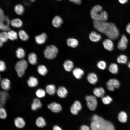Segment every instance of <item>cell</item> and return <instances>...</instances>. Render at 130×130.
<instances>
[{
	"mask_svg": "<svg viewBox=\"0 0 130 130\" xmlns=\"http://www.w3.org/2000/svg\"><path fill=\"white\" fill-rule=\"evenodd\" d=\"M67 45L69 47L75 48L78 46V42L75 39L70 38L67 39Z\"/></svg>",
	"mask_w": 130,
	"mask_h": 130,
	"instance_id": "25",
	"label": "cell"
},
{
	"mask_svg": "<svg viewBox=\"0 0 130 130\" xmlns=\"http://www.w3.org/2000/svg\"><path fill=\"white\" fill-rule=\"evenodd\" d=\"M89 37L90 40L91 41L94 42H99L101 39L100 35L97 33L93 31L90 33Z\"/></svg>",
	"mask_w": 130,
	"mask_h": 130,
	"instance_id": "15",
	"label": "cell"
},
{
	"mask_svg": "<svg viewBox=\"0 0 130 130\" xmlns=\"http://www.w3.org/2000/svg\"><path fill=\"white\" fill-rule=\"evenodd\" d=\"M62 23L63 20L62 18L60 16H58L55 17L52 21L53 25L56 28L60 27Z\"/></svg>",
	"mask_w": 130,
	"mask_h": 130,
	"instance_id": "21",
	"label": "cell"
},
{
	"mask_svg": "<svg viewBox=\"0 0 130 130\" xmlns=\"http://www.w3.org/2000/svg\"><path fill=\"white\" fill-rule=\"evenodd\" d=\"M42 106V104L40 100L38 99L35 98L31 104V108L32 110H35L41 108Z\"/></svg>",
	"mask_w": 130,
	"mask_h": 130,
	"instance_id": "20",
	"label": "cell"
},
{
	"mask_svg": "<svg viewBox=\"0 0 130 130\" xmlns=\"http://www.w3.org/2000/svg\"><path fill=\"white\" fill-rule=\"evenodd\" d=\"M106 84L107 88L109 91H113L115 89L119 88L120 83L119 81L116 79H111L109 80L107 82Z\"/></svg>",
	"mask_w": 130,
	"mask_h": 130,
	"instance_id": "8",
	"label": "cell"
},
{
	"mask_svg": "<svg viewBox=\"0 0 130 130\" xmlns=\"http://www.w3.org/2000/svg\"><path fill=\"white\" fill-rule=\"evenodd\" d=\"M46 91L50 95H53L56 92L55 86L53 84H49L46 87Z\"/></svg>",
	"mask_w": 130,
	"mask_h": 130,
	"instance_id": "31",
	"label": "cell"
},
{
	"mask_svg": "<svg viewBox=\"0 0 130 130\" xmlns=\"http://www.w3.org/2000/svg\"><path fill=\"white\" fill-rule=\"evenodd\" d=\"M119 121L122 123H124L126 122L127 118L126 114L124 111H121L118 114V116Z\"/></svg>",
	"mask_w": 130,
	"mask_h": 130,
	"instance_id": "38",
	"label": "cell"
},
{
	"mask_svg": "<svg viewBox=\"0 0 130 130\" xmlns=\"http://www.w3.org/2000/svg\"><path fill=\"white\" fill-rule=\"evenodd\" d=\"M104 47L109 51H111L113 49L114 45L110 39H107L104 40L102 43Z\"/></svg>",
	"mask_w": 130,
	"mask_h": 130,
	"instance_id": "12",
	"label": "cell"
},
{
	"mask_svg": "<svg viewBox=\"0 0 130 130\" xmlns=\"http://www.w3.org/2000/svg\"><path fill=\"white\" fill-rule=\"evenodd\" d=\"M8 39V33L6 31H3L0 34V46L1 47L4 43L7 41Z\"/></svg>",
	"mask_w": 130,
	"mask_h": 130,
	"instance_id": "28",
	"label": "cell"
},
{
	"mask_svg": "<svg viewBox=\"0 0 130 130\" xmlns=\"http://www.w3.org/2000/svg\"><path fill=\"white\" fill-rule=\"evenodd\" d=\"M102 7L99 5H97L94 6L91 10L90 12V15L91 18L94 20L101 21L100 13L102 10Z\"/></svg>",
	"mask_w": 130,
	"mask_h": 130,
	"instance_id": "7",
	"label": "cell"
},
{
	"mask_svg": "<svg viewBox=\"0 0 130 130\" xmlns=\"http://www.w3.org/2000/svg\"><path fill=\"white\" fill-rule=\"evenodd\" d=\"M100 16L101 21H106L108 19V14L105 11H102L100 12Z\"/></svg>",
	"mask_w": 130,
	"mask_h": 130,
	"instance_id": "42",
	"label": "cell"
},
{
	"mask_svg": "<svg viewBox=\"0 0 130 130\" xmlns=\"http://www.w3.org/2000/svg\"><path fill=\"white\" fill-rule=\"evenodd\" d=\"M28 86L30 87H32L36 86L38 84V81L37 78L31 76L29 77L27 81Z\"/></svg>",
	"mask_w": 130,
	"mask_h": 130,
	"instance_id": "24",
	"label": "cell"
},
{
	"mask_svg": "<svg viewBox=\"0 0 130 130\" xmlns=\"http://www.w3.org/2000/svg\"><path fill=\"white\" fill-rule=\"evenodd\" d=\"M93 92L95 96L98 97H102L104 96L105 93L104 89L102 87L94 88Z\"/></svg>",
	"mask_w": 130,
	"mask_h": 130,
	"instance_id": "19",
	"label": "cell"
},
{
	"mask_svg": "<svg viewBox=\"0 0 130 130\" xmlns=\"http://www.w3.org/2000/svg\"><path fill=\"white\" fill-rule=\"evenodd\" d=\"M14 11L18 15H22L24 12V8L23 6L20 4L16 5L14 8Z\"/></svg>",
	"mask_w": 130,
	"mask_h": 130,
	"instance_id": "35",
	"label": "cell"
},
{
	"mask_svg": "<svg viewBox=\"0 0 130 130\" xmlns=\"http://www.w3.org/2000/svg\"><path fill=\"white\" fill-rule=\"evenodd\" d=\"M93 24L96 29L104 34L110 39L114 40L118 38L119 31L114 23L104 21L94 20Z\"/></svg>",
	"mask_w": 130,
	"mask_h": 130,
	"instance_id": "1",
	"label": "cell"
},
{
	"mask_svg": "<svg viewBox=\"0 0 130 130\" xmlns=\"http://www.w3.org/2000/svg\"><path fill=\"white\" fill-rule=\"evenodd\" d=\"M98 67L99 69L102 70L105 69L106 67V63L103 61H100L98 62L97 64Z\"/></svg>",
	"mask_w": 130,
	"mask_h": 130,
	"instance_id": "43",
	"label": "cell"
},
{
	"mask_svg": "<svg viewBox=\"0 0 130 130\" xmlns=\"http://www.w3.org/2000/svg\"><path fill=\"white\" fill-rule=\"evenodd\" d=\"M7 116V114L6 110L3 107L0 109V117L2 119L6 118Z\"/></svg>",
	"mask_w": 130,
	"mask_h": 130,
	"instance_id": "44",
	"label": "cell"
},
{
	"mask_svg": "<svg viewBox=\"0 0 130 130\" xmlns=\"http://www.w3.org/2000/svg\"><path fill=\"white\" fill-rule=\"evenodd\" d=\"M47 38V36L45 33L36 36L35 37V40L36 43L39 44H42L46 41Z\"/></svg>",
	"mask_w": 130,
	"mask_h": 130,
	"instance_id": "16",
	"label": "cell"
},
{
	"mask_svg": "<svg viewBox=\"0 0 130 130\" xmlns=\"http://www.w3.org/2000/svg\"><path fill=\"white\" fill-rule=\"evenodd\" d=\"M37 56L34 53H30L28 56V60L29 63L31 65H35L37 63Z\"/></svg>",
	"mask_w": 130,
	"mask_h": 130,
	"instance_id": "30",
	"label": "cell"
},
{
	"mask_svg": "<svg viewBox=\"0 0 130 130\" xmlns=\"http://www.w3.org/2000/svg\"><path fill=\"white\" fill-rule=\"evenodd\" d=\"M128 66L129 68L130 69V61L128 63Z\"/></svg>",
	"mask_w": 130,
	"mask_h": 130,
	"instance_id": "51",
	"label": "cell"
},
{
	"mask_svg": "<svg viewBox=\"0 0 130 130\" xmlns=\"http://www.w3.org/2000/svg\"><path fill=\"white\" fill-rule=\"evenodd\" d=\"M37 71L38 73L42 76H45L47 73L48 70L46 67L44 65H39L37 68Z\"/></svg>",
	"mask_w": 130,
	"mask_h": 130,
	"instance_id": "32",
	"label": "cell"
},
{
	"mask_svg": "<svg viewBox=\"0 0 130 130\" xmlns=\"http://www.w3.org/2000/svg\"><path fill=\"white\" fill-rule=\"evenodd\" d=\"M6 66L4 62L2 61H0V71L4 72L6 70Z\"/></svg>",
	"mask_w": 130,
	"mask_h": 130,
	"instance_id": "45",
	"label": "cell"
},
{
	"mask_svg": "<svg viewBox=\"0 0 130 130\" xmlns=\"http://www.w3.org/2000/svg\"><path fill=\"white\" fill-rule=\"evenodd\" d=\"M47 107L52 111L54 113L58 112L62 110L60 105L55 102H52L49 104Z\"/></svg>",
	"mask_w": 130,
	"mask_h": 130,
	"instance_id": "11",
	"label": "cell"
},
{
	"mask_svg": "<svg viewBox=\"0 0 130 130\" xmlns=\"http://www.w3.org/2000/svg\"><path fill=\"white\" fill-rule=\"evenodd\" d=\"M80 130H90V128L87 125H83L81 126Z\"/></svg>",
	"mask_w": 130,
	"mask_h": 130,
	"instance_id": "46",
	"label": "cell"
},
{
	"mask_svg": "<svg viewBox=\"0 0 130 130\" xmlns=\"http://www.w3.org/2000/svg\"><path fill=\"white\" fill-rule=\"evenodd\" d=\"M73 74L75 77L78 79L81 78L84 74L83 70L79 68H76L73 71Z\"/></svg>",
	"mask_w": 130,
	"mask_h": 130,
	"instance_id": "23",
	"label": "cell"
},
{
	"mask_svg": "<svg viewBox=\"0 0 130 130\" xmlns=\"http://www.w3.org/2000/svg\"><path fill=\"white\" fill-rule=\"evenodd\" d=\"M53 130H62L59 126L57 125H55L53 127Z\"/></svg>",
	"mask_w": 130,
	"mask_h": 130,
	"instance_id": "49",
	"label": "cell"
},
{
	"mask_svg": "<svg viewBox=\"0 0 130 130\" xmlns=\"http://www.w3.org/2000/svg\"><path fill=\"white\" fill-rule=\"evenodd\" d=\"M8 39L11 40L16 39L18 38L17 33L13 30H10L7 32Z\"/></svg>",
	"mask_w": 130,
	"mask_h": 130,
	"instance_id": "36",
	"label": "cell"
},
{
	"mask_svg": "<svg viewBox=\"0 0 130 130\" xmlns=\"http://www.w3.org/2000/svg\"><path fill=\"white\" fill-rule=\"evenodd\" d=\"M27 66V63L25 60H21L17 63L15 66V69L19 77H21L23 75Z\"/></svg>",
	"mask_w": 130,
	"mask_h": 130,
	"instance_id": "5",
	"label": "cell"
},
{
	"mask_svg": "<svg viewBox=\"0 0 130 130\" xmlns=\"http://www.w3.org/2000/svg\"><path fill=\"white\" fill-rule=\"evenodd\" d=\"M18 35L20 39L23 41L27 40L29 39V36L26 32L23 30H21L18 32Z\"/></svg>",
	"mask_w": 130,
	"mask_h": 130,
	"instance_id": "34",
	"label": "cell"
},
{
	"mask_svg": "<svg viewBox=\"0 0 130 130\" xmlns=\"http://www.w3.org/2000/svg\"><path fill=\"white\" fill-rule=\"evenodd\" d=\"M58 52L56 47L53 45L47 46L44 50V54L45 58L47 59H52L56 57Z\"/></svg>",
	"mask_w": 130,
	"mask_h": 130,
	"instance_id": "4",
	"label": "cell"
},
{
	"mask_svg": "<svg viewBox=\"0 0 130 130\" xmlns=\"http://www.w3.org/2000/svg\"><path fill=\"white\" fill-rule=\"evenodd\" d=\"M10 20L7 16H5L4 12L1 8L0 9V29L3 31H7L10 30L9 25L10 24Z\"/></svg>",
	"mask_w": 130,
	"mask_h": 130,
	"instance_id": "3",
	"label": "cell"
},
{
	"mask_svg": "<svg viewBox=\"0 0 130 130\" xmlns=\"http://www.w3.org/2000/svg\"><path fill=\"white\" fill-rule=\"evenodd\" d=\"M58 0V1H60V0Z\"/></svg>",
	"mask_w": 130,
	"mask_h": 130,
	"instance_id": "53",
	"label": "cell"
},
{
	"mask_svg": "<svg viewBox=\"0 0 130 130\" xmlns=\"http://www.w3.org/2000/svg\"><path fill=\"white\" fill-rule=\"evenodd\" d=\"M10 80L7 78L3 79L1 82V88L6 90H9L10 88Z\"/></svg>",
	"mask_w": 130,
	"mask_h": 130,
	"instance_id": "27",
	"label": "cell"
},
{
	"mask_svg": "<svg viewBox=\"0 0 130 130\" xmlns=\"http://www.w3.org/2000/svg\"><path fill=\"white\" fill-rule=\"evenodd\" d=\"M9 97L8 92L6 91H2L0 92V105L1 107L5 104L6 102Z\"/></svg>",
	"mask_w": 130,
	"mask_h": 130,
	"instance_id": "13",
	"label": "cell"
},
{
	"mask_svg": "<svg viewBox=\"0 0 130 130\" xmlns=\"http://www.w3.org/2000/svg\"><path fill=\"white\" fill-rule=\"evenodd\" d=\"M10 24L14 27L19 28L22 26V22L19 19L16 18L12 19L11 21Z\"/></svg>",
	"mask_w": 130,
	"mask_h": 130,
	"instance_id": "26",
	"label": "cell"
},
{
	"mask_svg": "<svg viewBox=\"0 0 130 130\" xmlns=\"http://www.w3.org/2000/svg\"><path fill=\"white\" fill-rule=\"evenodd\" d=\"M128 40L125 35H123L119 41L118 45L117 48L120 50H124L127 48Z\"/></svg>",
	"mask_w": 130,
	"mask_h": 130,
	"instance_id": "9",
	"label": "cell"
},
{
	"mask_svg": "<svg viewBox=\"0 0 130 130\" xmlns=\"http://www.w3.org/2000/svg\"><path fill=\"white\" fill-rule=\"evenodd\" d=\"M103 103L105 104H108L110 103L112 100V98L109 96H104L102 97Z\"/></svg>",
	"mask_w": 130,
	"mask_h": 130,
	"instance_id": "40",
	"label": "cell"
},
{
	"mask_svg": "<svg viewBox=\"0 0 130 130\" xmlns=\"http://www.w3.org/2000/svg\"><path fill=\"white\" fill-rule=\"evenodd\" d=\"M36 96L38 97L41 98L44 97L46 95L45 91L43 89H38L36 92Z\"/></svg>",
	"mask_w": 130,
	"mask_h": 130,
	"instance_id": "41",
	"label": "cell"
},
{
	"mask_svg": "<svg viewBox=\"0 0 130 130\" xmlns=\"http://www.w3.org/2000/svg\"><path fill=\"white\" fill-rule=\"evenodd\" d=\"M126 30L128 33L130 34V23L127 25L126 27Z\"/></svg>",
	"mask_w": 130,
	"mask_h": 130,
	"instance_id": "48",
	"label": "cell"
},
{
	"mask_svg": "<svg viewBox=\"0 0 130 130\" xmlns=\"http://www.w3.org/2000/svg\"><path fill=\"white\" fill-rule=\"evenodd\" d=\"M63 67L65 70L67 72H70L74 67L73 62L70 60H67L65 61L63 63Z\"/></svg>",
	"mask_w": 130,
	"mask_h": 130,
	"instance_id": "22",
	"label": "cell"
},
{
	"mask_svg": "<svg viewBox=\"0 0 130 130\" xmlns=\"http://www.w3.org/2000/svg\"><path fill=\"white\" fill-rule=\"evenodd\" d=\"M82 0H69L71 2H73L74 3L77 4L79 5L81 3Z\"/></svg>",
	"mask_w": 130,
	"mask_h": 130,
	"instance_id": "47",
	"label": "cell"
},
{
	"mask_svg": "<svg viewBox=\"0 0 130 130\" xmlns=\"http://www.w3.org/2000/svg\"><path fill=\"white\" fill-rule=\"evenodd\" d=\"M90 127L91 130H115L111 122L96 115H94L92 117Z\"/></svg>",
	"mask_w": 130,
	"mask_h": 130,
	"instance_id": "2",
	"label": "cell"
},
{
	"mask_svg": "<svg viewBox=\"0 0 130 130\" xmlns=\"http://www.w3.org/2000/svg\"><path fill=\"white\" fill-rule=\"evenodd\" d=\"M128 60L127 56L125 55L122 54L119 56L117 58V62L119 63L125 64Z\"/></svg>",
	"mask_w": 130,
	"mask_h": 130,
	"instance_id": "39",
	"label": "cell"
},
{
	"mask_svg": "<svg viewBox=\"0 0 130 130\" xmlns=\"http://www.w3.org/2000/svg\"><path fill=\"white\" fill-rule=\"evenodd\" d=\"M119 2L121 4H124L126 3L128 0H118Z\"/></svg>",
	"mask_w": 130,
	"mask_h": 130,
	"instance_id": "50",
	"label": "cell"
},
{
	"mask_svg": "<svg viewBox=\"0 0 130 130\" xmlns=\"http://www.w3.org/2000/svg\"><path fill=\"white\" fill-rule=\"evenodd\" d=\"M109 70L111 73L113 74H117L118 71V66L116 63H112L109 67Z\"/></svg>",
	"mask_w": 130,
	"mask_h": 130,
	"instance_id": "33",
	"label": "cell"
},
{
	"mask_svg": "<svg viewBox=\"0 0 130 130\" xmlns=\"http://www.w3.org/2000/svg\"><path fill=\"white\" fill-rule=\"evenodd\" d=\"M14 124L15 126L19 128H22L24 127L25 125V122L22 118L18 117L14 120Z\"/></svg>",
	"mask_w": 130,
	"mask_h": 130,
	"instance_id": "14",
	"label": "cell"
},
{
	"mask_svg": "<svg viewBox=\"0 0 130 130\" xmlns=\"http://www.w3.org/2000/svg\"><path fill=\"white\" fill-rule=\"evenodd\" d=\"M87 79L89 82L92 84H95L98 80L97 75L94 73L88 74L87 77Z\"/></svg>",
	"mask_w": 130,
	"mask_h": 130,
	"instance_id": "18",
	"label": "cell"
},
{
	"mask_svg": "<svg viewBox=\"0 0 130 130\" xmlns=\"http://www.w3.org/2000/svg\"><path fill=\"white\" fill-rule=\"evenodd\" d=\"M35 0H30L32 2H33Z\"/></svg>",
	"mask_w": 130,
	"mask_h": 130,
	"instance_id": "52",
	"label": "cell"
},
{
	"mask_svg": "<svg viewBox=\"0 0 130 130\" xmlns=\"http://www.w3.org/2000/svg\"><path fill=\"white\" fill-rule=\"evenodd\" d=\"M58 95L60 97L64 98L66 97L68 94L67 89L63 86L59 87L57 90Z\"/></svg>",
	"mask_w": 130,
	"mask_h": 130,
	"instance_id": "17",
	"label": "cell"
},
{
	"mask_svg": "<svg viewBox=\"0 0 130 130\" xmlns=\"http://www.w3.org/2000/svg\"><path fill=\"white\" fill-rule=\"evenodd\" d=\"M16 55L18 58L19 59H22L25 56V51L22 48H18L16 51Z\"/></svg>",
	"mask_w": 130,
	"mask_h": 130,
	"instance_id": "37",
	"label": "cell"
},
{
	"mask_svg": "<svg viewBox=\"0 0 130 130\" xmlns=\"http://www.w3.org/2000/svg\"><path fill=\"white\" fill-rule=\"evenodd\" d=\"M85 99L88 108L91 110H95L98 104L96 97L93 95L87 96L85 97Z\"/></svg>",
	"mask_w": 130,
	"mask_h": 130,
	"instance_id": "6",
	"label": "cell"
},
{
	"mask_svg": "<svg viewBox=\"0 0 130 130\" xmlns=\"http://www.w3.org/2000/svg\"><path fill=\"white\" fill-rule=\"evenodd\" d=\"M36 125L39 128H43L45 126L46 123L44 119L41 117H38L35 121Z\"/></svg>",
	"mask_w": 130,
	"mask_h": 130,
	"instance_id": "29",
	"label": "cell"
},
{
	"mask_svg": "<svg viewBox=\"0 0 130 130\" xmlns=\"http://www.w3.org/2000/svg\"><path fill=\"white\" fill-rule=\"evenodd\" d=\"M82 105L80 102L78 100L75 101L70 107V111L73 114H77L82 109Z\"/></svg>",
	"mask_w": 130,
	"mask_h": 130,
	"instance_id": "10",
	"label": "cell"
}]
</instances>
